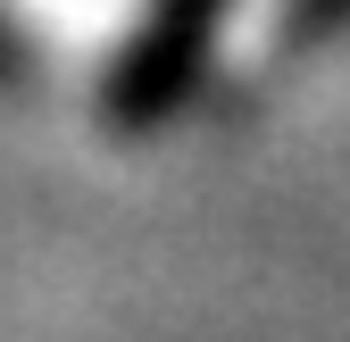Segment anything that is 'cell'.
<instances>
[{"instance_id": "2", "label": "cell", "mask_w": 350, "mask_h": 342, "mask_svg": "<svg viewBox=\"0 0 350 342\" xmlns=\"http://www.w3.org/2000/svg\"><path fill=\"white\" fill-rule=\"evenodd\" d=\"M334 9H350V0H309V17H300V25H325Z\"/></svg>"}, {"instance_id": "1", "label": "cell", "mask_w": 350, "mask_h": 342, "mask_svg": "<svg viewBox=\"0 0 350 342\" xmlns=\"http://www.w3.org/2000/svg\"><path fill=\"white\" fill-rule=\"evenodd\" d=\"M217 17H226V0H159L150 25L134 34V51L109 75V117L117 125H159L200 83V59L217 51Z\"/></svg>"}]
</instances>
